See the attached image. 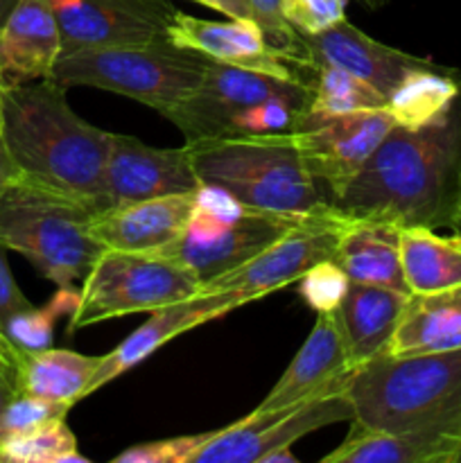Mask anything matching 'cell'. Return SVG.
Returning <instances> with one entry per match:
<instances>
[{
	"label": "cell",
	"instance_id": "obj_1",
	"mask_svg": "<svg viewBox=\"0 0 461 463\" xmlns=\"http://www.w3.org/2000/svg\"><path fill=\"white\" fill-rule=\"evenodd\" d=\"M330 208L346 220L455 231L461 211V86L437 120L393 125Z\"/></svg>",
	"mask_w": 461,
	"mask_h": 463
},
{
	"label": "cell",
	"instance_id": "obj_2",
	"mask_svg": "<svg viewBox=\"0 0 461 463\" xmlns=\"http://www.w3.org/2000/svg\"><path fill=\"white\" fill-rule=\"evenodd\" d=\"M0 134L21 176L99 208L111 134L81 120L63 86L36 80L5 90Z\"/></svg>",
	"mask_w": 461,
	"mask_h": 463
},
{
	"label": "cell",
	"instance_id": "obj_3",
	"mask_svg": "<svg viewBox=\"0 0 461 463\" xmlns=\"http://www.w3.org/2000/svg\"><path fill=\"white\" fill-rule=\"evenodd\" d=\"M353 420L391 434H434L461 441V348L429 355L380 353L346 384Z\"/></svg>",
	"mask_w": 461,
	"mask_h": 463
},
{
	"label": "cell",
	"instance_id": "obj_4",
	"mask_svg": "<svg viewBox=\"0 0 461 463\" xmlns=\"http://www.w3.org/2000/svg\"><path fill=\"white\" fill-rule=\"evenodd\" d=\"M185 145L202 184L224 190L242 206L285 215L330 208L328 194L307 170L292 131L224 136Z\"/></svg>",
	"mask_w": 461,
	"mask_h": 463
},
{
	"label": "cell",
	"instance_id": "obj_5",
	"mask_svg": "<svg viewBox=\"0 0 461 463\" xmlns=\"http://www.w3.org/2000/svg\"><path fill=\"white\" fill-rule=\"evenodd\" d=\"M98 213L95 203L18 176L0 194V242L57 288H71L104 253L90 233Z\"/></svg>",
	"mask_w": 461,
	"mask_h": 463
},
{
	"label": "cell",
	"instance_id": "obj_6",
	"mask_svg": "<svg viewBox=\"0 0 461 463\" xmlns=\"http://www.w3.org/2000/svg\"><path fill=\"white\" fill-rule=\"evenodd\" d=\"M315 102V90L303 81L278 80L208 59L197 89L167 120L185 143L224 136L292 131L298 113Z\"/></svg>",
	"mask_w": 461,
	"mask_h": 463
},
{
	"label": "cell",
	"instance_id": "obj_7",
	"mask_svg": "<svg viewBox=\"0 0 461 463\" xmlns=\"http://www.w3.org/2000/svg\"><path fill=\"white\" fill-rule=\"evenodd\" d=\"M206 63V54L161 41L66 54L57 59L50 80L63 89L90 86L111 90L147 104L165 118L197 89Z\"/></svg>",
	"mask_w": 461,
	"mask_h": 463
},
{
	"label": "cell",
	"instance_id": "obj_8",
	"mask_svg": "<svg viewBox=\"0 0 461 463\" xmlns=\"http://www.w3.org/2000/svg\"><path fill=\"white\" fill-rule=\"evenodd\" d=\"M303 217L247 208L224 190L203 184L183 233L149 253L188 267L206 283L265 251Z\"/></svg>",
	"mask_w": 461,
	"mask_h": 463
},
{
	"label": "cell",
	"instance_id": "obj_9",
	"mask_svg": "<svg viewBox=\"0 0 461 463\" xmlns=\"http://www.w3.org/2000/svg\"><path fill=\"white\" fill-rule=\"evenodd\" d=\"M199 289L202 280L179 262L152 253L104 249L81 279L71 333L116 317L154 312L197 297Z\"/></svg>",
	"mask_w": 461,
	"mask_h": 463
},
{
	"label": "cell",
	"instance_id": "obj_10",
	"mask_svg": "<svg viewBox=\"0 0 461 463\" xmlns=\"http://www.w3.org/2000/svg\"><path fill=\"white\" fill-rule=\"evenodd\" d=\"M393 125L387 109L330 113L310 107L298 113L292 136L310 175L333 202L360 175Z\"/></svg>",
	"mask_w": 461,
	"mask_h": 463
},
{
	"label": "cell",
	"instance_id": "obj_11",
	"mask_svg": "<svg viewBox=\"0 0 461 463\" xmlns=\"http://www.w3.org/2000/svg\"><path fill=\"white\" fill-rule=\"evenodd\" d=\"M346 389L276 411H251L247 419L217 432L202 434L190 463H262L267 455L289 448L315 430L339 420H353Z\"/></svg>",
	"mask_w": 461,
	"mask_h": 463
},
{
	"label": "cell",
	"instance_id": "obj_12",
	"mask_svg": "<svg viewBox=\"0 0 461 463\" xmlns=\"http://www.w3.org/2000/svg\"><path fill=\"white\" fill-rule=\"evenodd\" d=\"M348 222L333 208L310 213L251 260L202 283L199 294L244 292L258 301L276 289L298 283L315 265L333 260Z\"/></svg>",
	"mask_w": 461,
	"mask_h": 463
},
{
	"label": "cell",
	"instance_id": "obj_13",
	"mask_svg": "<svg viewBox=\"0 0 461 463\" xmlns=\"http://www.w3.org/2000/svg\"><path fill=\"white\" fill-rule=\"evenodd\" d=\"M61 34V54L80 50L161 43L174 18L170 0H50Z\"/></svg>",
	"mask_w": 461,
	"mask_h": 463
},
{
	"label": "cell",
	"instance_id": "obj_14",
	"mask_svg": "<svg viewBox=\"0 0 461 463\" xmlns=\"http://www.w3.org/2000/svg\"><path fill=\"white\" fill-rule=\"evenodd\" d=\"M202 185L188 145L161 149L140 143L134 136L111 134V147L102 175L99 211L167 194L197 193Z\"/></svg>",
	"mask_w": 461,
	"mask_h": 463
},
{
	"label": "cell",
	"instance_id": "obj_15",
	"mask_svg": "<svg viewBox=\"0 0 461 463\" xmlns=\"http://www.w3.org/2000/svg\"><path fill=\"white\" fill-rule=\"evenodd\" d=\"M167 39L179 48L194 50L208 59L244 71L262 72L278 80L303 81L301 66L280 50L271 48L253 18H229L224 23L203 21L176 9ZM306 84V81H303Z\"/></svg>",
	"mask_w": 461,
	"mask_h": 463
},
{
	"label": "cell",
	"instance_id": "obj_16",
	"mask_svg": "<svg viewBox=\"0 0 461 463\" xmlns=\"http://www.w3.org/2000/svg\"><path fill=\"white\" fill-rule=\"evenodd\" d=\"M353 366L337 312H319L315 328L298 348L292 364L285 369L265 401L253 411H276L346 389Z\"/></svg>",
	"mask_w": 461,
	"mask_h": 463
},
{
	"label": "cell",
	"instance_id": "obj_17",
	"mask_svg": "<svg viewBox=\"0 0 461 463\" xmlns=\"http://www.w3.org/2000/svg\"><path fill=\"white\" fill-rule=\"evenodd\" d=\"M251 301L253 298L244 292H217L197 294V297H190L185 301L158 307L125 342L118 344L111 353L102 355V362H99L98 371H95L93 380H90L86 396H90L98 389H102L104 384L120 378L122 373H127L136 364L147 360L154 351H158L170 339L179 337V335L188 333V330L197 328V326L206 324V321L220 319L226 312Z\"/></svg>",
	"mask_w": 461,
	"mask_h": 463
},
{
	"label": "cell",
	"instance_id": "obj_18",
	"mask_svg": "<svg viewBox=\"0 0 461 463\" xmlns=\"http://www.w3.org/2000/svg\"><path fill=\"white\" fill-rule=\"evenodd\" d=\"M301 43L307 63H330L343 68L373 86L384 99L411 71L432 61L371 39L346 18L316 34H301Z\"/></svg>",
	"mask_w": 461,
	"mask_h": 463
},
{
	"label": "cell",
	"instance_id": "obj_19",
	"mask_svg": "<svg viewBox=\"0 0 461 463\" xmlns=\"http://www.w3.org/2000/svg\"><path fill=\"white\" fill-rule=\"evenodd\" d=\"M194 199L197 193H185L104 208L93 217L90 233L113 251H156L183 233Z\"/></svg>",
	"mask_w": 461,
	"mask_h": 463
},
{
	"label": "cell",
	"instance_id": "obj_20",
	"mask_svg": "<svg viewBox=\"0 0 461 463\" xmlns=\"http://www.w3.org/2000/svg\"><path fill=\"white\" fill-rule=\"evenodd\" d=\"M61 34L50 0H21L0 27V80L5 89L50 80Z\"/></svg>",
	"mask_w": 461,
	"mask_h": 463
},
{
	"label": "cell",
	"instance_id": "obj_21",
	"mask_svg": "<svg viewBox=\"0 0 461 463\" xmlns=\"http://www.w3.org/2000/svg\"><path fill=\"white\" fill-rule=\"evenodd\" d=\"M409 294L380 285L348 283L346 294L334 312L342 324L348 357L362 366L387 351V344L400 321Z\"/></svg>",
	"mask_w": 461,
	"mask_h": 463
},
{
	"label": "cell",
	"instance_id": "obj_22",
	"mask_svg": "<svg viewBox=\"0 0 461 463\" xmlns=\"http://www.w3.org/2000/svg\"><path fill=\"white\" fill-rule=\"evenodd\" d=\"M333 260L351 283L380 285L411 294L400 262V226L389 222L351 220L339 238Z\"/></svg>",
	"mask_w": 461,
	"mask_h": 463
},
{
	"label": "cell",
	"instance_id": "obj_23",
	"mask_svg": "<svg viewBox=\"0 0 461 463\" xmlns=\"http://www.w3.org/2000/svg\"><path fill=\"white\" fill-rule=\"evenodd\" d=\"M461 348V289L409 294L387 344L389 355L409 357Z\"/></svg>",
	"mask_w": 461,
	"mask_h": 463
},
{
	"label": "cell",
	"instance_id": "obj_24",
	"mask_svg": "<svg viewBox=\"0 0 461 463\" xmlns=\"http://www.w3.org/2000/svg\"><path fill=\"white\" fill-rule=\"evenodd\" d=\"M461 441L434 434H391L353 420L342 446L324 463H455Z\"/></svg>",
	"mask_w": 461,
	"mask_h": 463
},
{
	"label": "cell",
	"instance_id": "obj_25",
	"mask_svg": "<svg viewBox=\"0 0 461 463\" xmlns=\"http://www.w3.org/2000/svg\"><path fill=\"white\" fill-rule=\"evenodd\" d=\"M400 262L411 294L461 289V233L443 238L434 229H400Z\"/></svg>",
	"mask_w": 461,
	"mask_h": 463
},
{
	"label": "cell",
	"instance_id": "obj_26",
	"mask_svg": "<svg viewBox=\"0 0 461 463\" xmlns=\"http://www.w3.org/2000/svg\"><path fill=\"white\" fill-rule=\"evenodd\" d=\"M99 362H102V355H81L75 351H63V348L27 353L18 369L21 393L66 402L72 407L81 398H86Z\"/></svg>",
	"mask_w": 461,
	"mask_h": 463
},
{
	"label": "cell",
	"instance_id": "obj_27",
	"mask_svg": "<svg viewBox=\"0 0 461 463\" xmlns=\"http://www.w3.org/2000/svg\"><path fill=\"white\" fill-rule=\"evenodd\" d=\"M461 71L429 61L411 71L387 98V111L396 125L423 127L437 120L456 98Z\"/></svg>",
	"mask_w": 461,
	"mask_h": 463
},
{
	"label": "cell",
	"instance_id": "obj_28",
	"mask_svg": "<svg viewBox=\"0 0 461 463\" xmlns=\"http://www.w3.org/2000/svg\"><path fill=\"white\" fill-rule=\"evenodd\" d=\"M301 80L315 90L312 109L330 113L369 111L384 109L387 99L371 84L362 81L353 72L330 63H307L301 72Z\"/></svg>",
	"mask_w": 461,
	"mask_h": 463
},
{
	"label": "cell",
	"instance_id": "obj_29",
	"mask_svg": "<svg viewBox=\"0 0 461 463\" xmlns=\"http://www.w3.org/2000/svg\"><path fill=\"white\" fill-rule=\"evenodd\" d=\"M3 463H90L77 452V439L66 419L50 420L32 432L0 443Z\"/></svg>",
	"mask_w": 461,
	"mask_h": 463
},
{
	"label": "cell",
	"instance_id": "obj_30",
	"mask_svg": "<svg viewBox=\"0 0 461 463\" xmlns=\"http://www.w3.org/2000/svg\"><path fill=\"white\" fill-rule=\"evenodd\" d=\"M77 301H80V292H72L71 288H59L57 297L45 307L30 306L25 310L16 312L7 321V328H5L7 339L21 353H34L50 348L54 324H57L59 317L68 315V310L75 312Z\"/></svg>",
	"mask_w": 461,
	"mask_h": 463
},
{
	"label": "cell",
	"instance_id": "obj_31",
	"mask_svg": "<svg viewBox=\"0 0 461 463\" xmlns=\"http://www.w3.org/2000/svg\"><path fill=\"white\" fill-rule=\"evenodd\" d=\"M68 411H71V405H66V402H54L39 396H30V393H18L0 416V443L18 437V434L32 432V430L41 428L50 420L66 419Z\"/></svg>",
	"mask_w": 461,
	"mask_h": 463
},
{
	"label": "cell",
	"instance_id": "obj_32",
	"mask_svg": "<svg viewBox=\"0 0 461 463\" xmlns=\"http://www.w3.org/2000/svg\"><path fill=\"white\" fill-rule=\"evenodd\" d=\"M348 283L351 280L337 262L324 260L303 274V279L298 280V292L316 312H333L342 303Z\"/></svg>",
	"mask_w": 461,
	"mask_h": 463
},
{
	"label": "cell",
	"instance_id": "obj_33",
	"mask_svg": "<svg viewBox=\"0 0 461 463\" xmlns=\"http://www.w3.org/2000/svg\"><path fill=\"white\" fill-rule=\"evenodd\" d=\"M251 7L267 43L271 48L280 50L283 54H287L289 59H294L303 72V68L307 66V59L306 52H303L301 34L285 21L283 0H251Z\"/></svg>",
	"mask_w": 461,
	"mask_h": 463
},
{
	"label": "cell",
	"instance_id": "obj_34",
	"mask_svg": "<svg viewBox=\"0 0 461 463\" xmlns=\"http://www.w3.org/2000/svg\"><path fill=\"white\" fill-rule=\"evenodd\" d=\"M32 303L27 301L25 294L21 292L18 288L16 279H14L12 269H9V262H7V247L0 242V357L12 362L16 369H21L23 360H25L27 353H21L12 342L7 339V321L12 319L16 312L25 310L30 307Z\"/></svg>",
	"mask_w": 461,
	"mask_h": 463
},
{
	"label": "cell",
	"instance_id": "obj_35",
	"mask_svg": "<svg viewBox=\"0 0 461 463\" xmlns=\"http://www.w3.org/2000/svg\"><path fill=\"white\" fill-rule=\"evenodd\" d=\"M348 0H283V16L298 34H316L346 18Z\"/></svg>",
	"mask_w": 461,
	"mask_h": 463
},
{
	"label": "cell",
	"instance_id": "obj_36",
	"mask_svg": "<svg viewBox=\"0 0 461 463\" xmlns=\"http://www.w3.org/2000/svg\"><path fill=\"white\" fill-rule=\"evenodd\" d=\"M199 441H202V434L143 443V446H134L120 452L113 463H190V457H193Z\"/></svg>",
	"mask_w": 461,
	"mask_h": 463
},
{
	"label": "cell",
	"instance_id": "obj_37",
	"mask_svg": "<svg viewBox=\"0 0 461 463\" xmlns=\"http://www.w3.org/2000/svg\"><path fill=\"white\" fill-rule=\"evenodd\" d=\"M21 393V380H18V369L9 360L0 357V416L7 410L9 402Z\"/></svg>",
	"mask_w": 461,
	"mask_h": 463
},
{
	"label": "cell",
	"instance_id": "obj_38",
	"mask_svg": "<svg viewBox=\"0 0 461 463\" xmlns=\"http://www.w3.org/2000/svg\"><path fill=\"white\" fill-rule=\"evenodd\" d=\"M197 3L206 5V7L215 9V12L226 14L229 18H253L251 0H197Z\"/></svg>",
	"mask_w": 461,
	"mask_h": 463
},
{
	"label": "cell",
	"instance_id": "obj_39",
	"mask_svg": "<svg viewBox=\"0 0 461 463\" xmlns=\"http://www.w3.org/2000/svg\"><path fill=\"white\" fill-rule=\"evenodd\" d=\"M18 176H21V172H18L16 163H14L12 154H9L7 145H5L3 134H0V194H3L5 188H7L14 179H18Z\"/></svg>",
	"mask_w": 461,
	"mask_h": 463
},
{
	"label": "cell",
	"instance_id": "obj_40",
	"mask_svg": "<svg viewBox=\"0 0 461 463\" xmlns=\"http://www.w3.org/2000/svg\"><path fill=\"white\" fill-rule=\"evenodd\" d=\"M262 463H298V459L289 452V448H283V450H276L271 455H267Z\"/></svg>",
	"mask_w": 461,
	"mask_h": 463
},
{
	"label": "cell",
	"instance_id": "obj_41",
	"mask_svg": "<svg viewBox=\"0 0 461 463\" xmlns=\"http://www.w3.org/2000/svg\"><path fill=\"white\" fill-rule=\"evenodd\" d=\"M21 3V0H0V27L5 25V21L9 18V14L14 12V7Z\"/></svg>",
	"mask_w": 461,
	"mask_h": 463
},
{
	"label": "cell",
	"instance_id": "obj_42",
	"mask_svg": "<svg viewBox=\"0 0 461 463\" xmlns=\"http://www.w3.org/2000/svg\"><path fill=\"white\" fill-rule=\"evenodd\" d=\"M362 5H366L369 9H380L389 3V0H360Z\"/></svg>",
	"mask_w": 461,
	"mask_h": 463
},
{
	"label": "cell",
	"instance_id": "obj_43",
	"mask_svg": "<svg viewBox=\"0 0 461 463\" xmlns=\"http://www.w3.org/2000/svg\"><path fill=\"white\" fill-rule=\"evenodd\" d=\"M456 233H461V211H459V220H456V226H455Z\"/></svg>",
	"mask_w": 461,
	"mask_h": 463
},
{
	"label": "cell",
	"instance_id": "obj_44",
	"mask_svg": "<svg viewBox=\"0 0 461 463\" xmlns=\"http://www.w3.org/2000/svg\"><path fill=\"white\" fill-rule=\"evenodd\" d=\"M455 463H461V448H459V452H456V459H455Z\"/></svg>",
	"mask_w": 461,
	"mask_h": 463
}]
</instances>
